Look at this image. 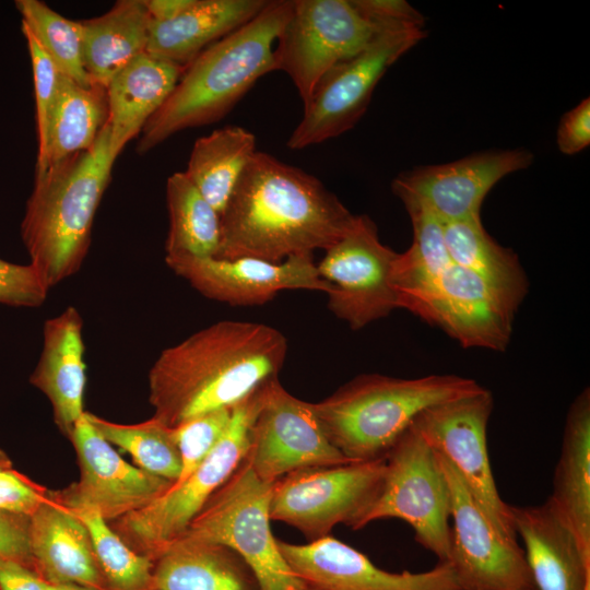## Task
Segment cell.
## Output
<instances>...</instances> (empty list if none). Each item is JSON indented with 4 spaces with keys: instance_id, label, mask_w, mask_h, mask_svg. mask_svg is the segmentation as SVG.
I'll return each mask as SVG.
<instances>
[{
    "instance_id": "1",
    "label": "cell",
    "mask_w": 590,
    "mask_h": 590,
    "mask_svg": "<svg viewBox=\"0 0 590 590\" xmlns=\"http://www.w3.org/2000/svg\"><path fill=\"white\" fill-rule=\"evenodd\" d=\"M355 214L315 176L256 152L221 214L215 258L282 262L327 250Z\"/></svg>"
},
{
    "instance_id": "2",
    "label": "cell",
    "mask_w": 590,
    "mask_h": 590,
    "mask_svg": "<svg viewBox=\"0 0 590 590\" xmlns=\"http://www.w3.org/2000/svg\"><path fill=\"white\" fill-rule=\"evenodd\" d=\"M287 340L273 327L222 320L162 351L149 371L153 417L175 427L233 408L278 377Z\"/></svg>"
},
{
    "instance_id": "3",
    "label": "cell",
    "mask_w": 590,
    "mask_h": 590,
    "mask_svg": "<svg viewBox=\"0 0 590 590\" xmlns=\"http://www.w3.org/2000/svg\"><path fill=\"white\" fill-rule=\"evenodd\" d=\"M292 8L293 1H268L253 19L189 63L143 127L138 153H146L181 130L220 120L258 79L275 71L273 46Z\"/></svg>"
},
{
    "instance_id": "4",
    "label": "cell",
    "mask_w": 590,
    "mask_h": 590,
    "mask_svg": "<svg viewBox=\"0 0 590 590\" xmlns=\"http://www.w3.org/2000/svg\"><path fill=\"white\" fill-rule=\"evenodd\" d=\"M115 161L106 123L88 150L35 173L21 237L49 290L82 267Z\"/></svg>"
},
{
    "instance_id": "5",
    "label": "cell",
    "mask_w": 590,
    "mask_h": 590,
    "mask_svg": "<svg viewBox=\"0 0 590 590\" xmlns=\"http://www.w3.org/2000/svg\"><path fill=\"white\" fill-rule=\"evenodd\" d=\"M483 387L457 375L403 379L359 375L312 403L329 441L351 462L382 459L425 409Z\"/></svg>"
},
{
    "instance_id": "6",
    "label": "cell",
    "mask_w": 590,
    "mask_h": 590,
    "mask_svg": "<svg viewBox=\"0 0 590 590\" xmlns=\"http://www.w3.org/2000/svg\"><path fill=\"white\" fill-rule=\"evenodd\" d=\"M272 485L255 473L245 457L179 539L232 548L253 571L261 590H311L287 565L272 534Z\"/></svg>"
},
{
    "instance_id": "7",
    "label": "cell",
    "mask_w": 590,
    "mask_h": 590,
    "mask_svg": "<svg viewBox=\"0 0 590 590\" xmlns=\"http://www.w3.org/2000/svg\"><path fill=\"white\" fill-rule=\"evenodd\" d=\"M263 386L234 406L224 435L194 471L145 507L114 521L110 527L131 548L155 560L229 479L248 452Z\"/></svg>"
},
{
    "instance_id": "8",
    "label": "cell",
    "mask_w": 590,
    "mask_h": 590,
    "mask_svg": "<svg viewBox=\"0 0 590 590\" xmlns=\"http://www.w3.org/2000/svg\"><path fill=\"white\" fill-rule=\"evenodd\" d=\"M396 26L424 24L377 20L363 11L356 0H295L276 39L274 69L290 75L305 104L332 67Z\"/></svg>"
},
{
    "instance_id": "9",
    "label": "cell",
    "mask_w": 590,
    "mask_h": 590,
    "mask_svg": "<svg viewBox=\"0 0 590 590\" xmlns=\"http://www.w3.org/2000/svg\"><path fill=\"white\" fill-rule=\"evenodd\" d=\"M378 493L359 528L397 518L412 527L415 540L447 562L450 551V493L434 450L411 426L385 457Z\"/></svg>"
},
{
    "instance_id": "10",
    "label": "cell",
    "mask_w": 590,
    "mask_h": 590,
    "mask_svg": "<svg viewBox=\"0 0 590 590\" xmlns=\"http://www.w3.org/2000/svg\"><path fill=\"white\" fill-rule=\"evenodd\" d=\"M425 36L424 26L391 27L362 51L332 67L304 104V115L286 145L300 150L353 128L387 70Z\"/></svg>"
},
{
    "instance_id": "11",
    "label": "cell",
    "mask_w": 590,
    "mask_h": 590,
    "mask_svg": "<svg viewBox=\"0 0 590 590\" xmlns=\"http://www.w3.org/2000/svg\"><path fill=\"white\" fill-rule=\"evenodd\" d=\"M385 464L382 458L290 472L273 482L270 519L296 528L310 542L330 535L338 523L358 530L378 493Z\"/></svg>"
},
{
    "instance_id": "12",
    "label": "cell",
    "mask_w": 590,
    "mask_h": 590,
    "mask_svg": "<svg viewBox=\"0 0 590 590\" xmlns=\"http://www.w3.org/2000/svg\"><path fill=\"white\" fill-rule=\"evenodd\" d=\"M492 410V393L482 388L425 409L412 424L428 446L455 467L496 531L518 543L509 505L498 493L488 458L486 433Z\"/></svg>"
},
{
    "instance_id": "13",
    "label": "cell",
    "mask_w": 590,
    "mask_h": 590,
    "mask_svg": "<svg viewBox=\"0 0 590 590\" xmlns=\"http://www.w3.org/2000/svg\"><path fill=\"white\" fill-rule=\"evenodd\" d=\"M324 251L317 269L330 285L328 308L352 330L399 308L391 282L398 252L380 241L376 224L367 215H357L351 229Z\"/></svg>"
},
{
    "instance_id": "14",
    "label": "cell",
    "mask_w": 590,
    "mask_h": 590,
    "mask_svg": "<svg viewBox=\"0 0 590 590\" xmlns=\"http://www.w3.org/2000/svg\"><path fill=\"white\" fill-rule=\"evenodd\" d=\"M398 305L463 347L496 352L508 346L518 309L480 276L453 262L429 285L399 296Z\"/></svg>"
},
{
    "instance_id": "15",
    "label": "cell",
    "mask_w": 590,
    "mask_h": 590,
    "mask_svg": "<svg viewBox=\"0 0 590 590\" xmlns=\"http://www.w3.org/2000/svg\"><path fill=\"white\" fill-rule=\"evenodd\" d=\"M450 493L448 560L461 590H533L524 552L491 524L455 467L434 451Z\"/></svg>"
},
{
    "instance_id": "16",
    "label": "cell",
    "mask_w": 590,
    "mask_h": 590,
    "mask_svg": "<svg viewBox=\"0 0 590 590\" xmlns=\"http://www.w3.org/2000/svg\"><path fill=\"white\" fill-rule=\"evenodd\" d=\"M246 458L267 482L305 468L351 462L324 435L312 403L292 396L278 377L263 386Z\"/></svg>"
},
{
    "instance_id": "17",
    "label": "cell",
    "mask_w": 590,
    "mask_h": 590,
    "mask_svg": "<svg viewBox=\"0 0 590 590\" xmlns=\"http://www.w3.org/2000/svg\"><path fill=\"white\" fill-rule=\"evenodd\" d=\"M69 439L76 451L80 479L48 494L71 510H90L115 521L145 507L173 485L127 462L92 426L86 414L75 424Z\"/></svg>"
},
{
    "instance_id": "18",
    "label": "cell",
    "mask_w": 590,
    "mask_h": 590,
    "mask_svg": "<svg viewBox=\"0 0 590 590\" xmlns=\"http://www.w3.org/2000/svg\"><path fill=\"white\" fill-rule=\"evenodd\" d=\"M532 162L524 149L481 152L403 172L393 179L392 191L405 208H421L442 223L479 217L492 188Z\"/></svg>"
},
{
    "instance_id": "19",
    "label": "cell",
    "mask_w": 590,
    "mask_h": 590,
    "mask_svg": "<svg viewBox=\"0 0 590 590\" xmlns=\"http://www.w3.org/2000/svg\"><path fill=\"white\" fill-rule=\"evenodd\" d=\"M165 262L203 296L233 306L262 305L286 290L326 294L330 291L312 256H293L278 263L215 257L165 259Z\"/></svg>"
},
{
    "instance_id": "20",
    "label": "cell",
    "mask_w": 590,
    "mask_h": 590,
    "mask_svg": "<svg viewBox=\"0 0 590 590\" xmlns=\"http://www.w3.org/2000/svg\"><path fill=\"white\" fill-rule=\"evenodd\" d=\"M278 547L312 590H461L449 562L422 573H389L331 535L303 545L278 540Z\"/></svg>"
},
{
    "instance_id": "21",
    "label": "cell",
    "mask_w": 590,
    "mask_h": 590,
    "mask_svg": "<svg viewBox=\"0 0 590 590\" xmlns=\"http://www.w3.org/2000/svg\"><path fill=\"white\" fill-rule=\"evenodd\" d=\"M509 512L536 590H590V558L551 497L539 506L509 505Z\"/></svg>"
},
{
    "instance_id": "22",
    "label": "cell",
    "mask_w": 590,
    "mask_h": 590,
    "mask_svg": "<svg viewBox=\"0 0 590 590\" xmlns=\"http://www.w3.org/2000/svg\"><path fill=\"white\" fill-rule=\"evenodd\" d=\"M82 330L83 319L73 306L47 319L42 353L30 377V382L50 401L55 423L68 438L85 414L86 367Z\"/></svg>"
},
{
    "instance_id": "23",
    "label": "cell",
    "mask_w": 590,
    "mask_h": 590,
    "mask_svg": "<svg viewBox=\"0 0 590 590\" xmlns=\"http://www.w3.org/2000/svg\"><path fill=\"white\" fill-rule=\"evenodd\" d=\"M28 539L33 567L50 583L109 590L85 524L48 493L30 515Z\"/></svg>"
},
{
    "instance_id": "24",
    "label": "cell",
    "mask_w": 590,
    "mask_h": 590,
    "mask_svg": "<svg viewBox=\"0 0 590 590\" xmlns=\"http://www.w3.org/2000/svg\"><path fill=\"white\" fill-rule=\"evenodd\" d=\"M267 3L264 0H193L172 20H151L145 52L186 68L209 46L253 19Z\"/></svg>"
},
{
    "instance_id": "25",
    "label": "cell",
    "mask_w": 590,
    "mask_h": 590,
    "mask_svg": "<svg viewBox=\"0 0 590 590\" xmlns=\"http://www.w3.org/2000/svg\"><path fill=\"white\" fill-rule=\"evenodd\" d=\"M185 68L143 52L110 80L106 87L109 144L116 160L162 107Z\"/></svg>"
},
{
    "instance_id": "26",
    "label": "cell",
    "mask_w": 590,
    "mask_h": 590,
    "mask_svg": "<svg viewBox=\"0 0 590 590\" xmlns=\"http://www.w3.org/2000/svg\"><path fill=\"white\" fill-rule=\"evenodd\" d=\"M150 590H261L247 563L232 548L178 539L154 560Z\"/></svg>"
},
{
    "instance_id": "27",
    "label": "cell",
    "mask_w": 590,
    "mask_h": 590,
    "mask_svg": "<svg viewBox=\"0 0 590 590\" xmlns=\"http://www.w3.org/2000/svg\"><path fill=\"white\" fill-rule=\"evenodd\" d=\"M85 71L107 87L129 62L146 51L151 17L145 0H120L101 16L80 21Z\"/></svg>"
},
{
    "instance_id": "28",
    "label": "cell",
    "mask_w": 590,
    "mask_h": 590,
    "mask_svg": "<svg viewBox=\"0 0 590 590\" xmlns=\"http://www.w3.org/2000/svg\"><path fill=\"white\" fill-rule=\"evenodd\" d=\"M573 527L590 558V392L585 389L569 406L560 456L550 496Z\"/></svg>"
},
{
    "instance_id": "29",
    "label": "cell",
    "mask_w": 590,
    "mask_h": 590,
    "mask_svg": "<svg viewBox=\"0 0 590 590\" xmlns=\"http://www.w3.org/2000/svg\"><path fill=\"white\" fill-rule=\"evenodd\" d=\"M106 88L96 84L76 83L60 76L50 115L47 146L36 172L79 152L88 150L107 123Z\"/></svg>"
},
{
    "instance_id": "30",
    "label": "cell",
    "mask_w": 590,
    "mask_h": 590,
    "mask_svg": "<svg viewBox=\"0 0 590 590\" xmlns=\"http://www.w3.org/2000/svg\"><path fill=\"white\" fill-rule=\"evenodd\" d=\"M451 261L493 286L517 307L528 292V279L517 255L486 232L481 216L444 223Z\"/></svg>"
},
{
    "instance_id": "31",
    "label": "cell",
    "mask_w": 590,
    "mask_h": 590,
    "mask_svg": "<svg viewBox=\"0 0 590 590\" xmlns=\"http://www.w3.org/2000/svg\"><path fill=\"white\" fill-rule=\"evenodd\" d=\"M256 152V138L247 129H215L194 142L185 174L221 215Z\"/></svg>"
},
{
    "instance_id": "32",
    "label": "cell",
    "mask_w": 590,
    "mask_h": 590,
    "mask_svg": "<svg viewBox=\"0 0 590 590\" xmlns=\"http://www.w3.org/2000/svg\"><path fill=\"white\" fill-rule=\"evenodd\" d=\"M169 229L165 259L215 257L221 241V215L185 172L166 184Z\"/></svg>"
},
{
    "instance_id": "33",
    "label": "cell",
    "mask_w": 590,
    "mask_h": 590,
    "mask_svg": "<svg viewBox=\"0 0 590 590\" xmlns=\"http://www.w3.org/2000/svg\"><path fill=\"white\" fill-rule=\"evenodd\" d=\"M85 414L99 435L128 452L137 467L173 484L178 481L181 458L172 427L153 416L137 424H120Z\"/></svg>"
},
{
    "instance_id": "34",
    "label": "cell",
    "mask_w": 590,
    "mask_h": 590,
    "mask_svg": "<svg viewBox=\"0 0 590 590\" xmlns=\"http://www.w3.org/2000/svg\"><path fill=\"white\" fill-rule=\"evenodd\" d=\"M405 209L412 222L413 241L406 251L398 252L393 262L391 282L398 297L429 285L452 263L444 223L421 208Z\"/></svg>"
},
{
    "instance_id": "35",
    "label": "cell",
    "mask_w": 590,
    "mask_h": 590,
    "mask_svg": "<svg viewBox=\"0 0 590 590\" xmlns=\"http://www.w3.org/2000/svg\"><path fill=\"white\" fill-rule=\"evenodd\" d=\"M26 28L54 61L62 75L88 86L93 84L85 71L81 22L71 21L38 0H16Z\"/></svg>"
},
{
    "instance_id": "36",
    "label": "cell",
    "mask_w": 590,
    "mask_h": 590,
    "mask_svg": "<svg viewBox=\"0 0 590 590\" xmlns=\"http://www.w3.org/2000/svg\"><path fill=\"white\" fill-rule=\"evenodd\" d=\"M72 511L88 531L96 563L108 589L150 590L154 559L131 548L101 515L90 510Z\"/></svg>"
},
{
    "instance_id": "37",
    "label": "cell",
    "mask_w": 590,
    "mask_h": 590,
    "mask_svg": "<svg viewBox=\"0 0 590 590\" xmlns=\"http://www.w3.org/2000/svg\"><path fill=\"white\" fill-rule=\"evenodd\" d=\"M233 409L210 411L172 427L181 458L176 483L194 471L214 449L229 424Z\"/></svg>"
},
{
    "instance_id": "38",
    "label": "cell",
    "mask_w": 590,
    "mask_h": 590,
    "mask_svg": "<svg viewBox=\"0 0 590 590\" xmlns=\"http://www.w3.org/2000/svg\"><path fill=\"white\" fill-rule=\"evenodd\" d=\"M21 30L27 43L33 69L38 140L36 164H38L44 158L46 152L50 115L56 101L61 73L33 35L23 26H21Z\"/></svg>"
},
{
    "instance_id": "39",
    "label": "cell",
    "mask_w": 590,
    "mask_h": 590,
    "mask_svg": "<svg viewBox=\"0 0 590 590\" xmlns=\"http://www.w3.org/2000/svg\"><path fill=\"white\" fill-rule=\"evenodd\" d=\"M49 288L31 264H17L0 258V304L11 307H38Z\"/></svg>"
},
{
    "instance_id": "40",
    "label": "cell",
    "mask_w": 590,
    "mask_h": 590,
    "mask_svg": "<svg viewBox=\"0 0 590 590\" xmlns=\"http://www.w3.org/2000/svg\"><path fill=\"white\" fill-rule=\"evenodd\" d=\"M48 491L19 472L0 448V508L31 515Z\"/></svg>"
},
{
    "instance_id": "41",
    "label": "cell",
    "mask_w": 590,
    "mask_h": 590,
    "mask_svg": "<svg viewBox=\"0 0 590 590\" xmlns=\"http://www.w3.org/2000/svg\"><path fill=\"white\" fill-rule=\"evenodd\" d=\"M30 515L0 508V559H12L33 567L30 553Z\"/></svg>"
},
{
    "instance_id": "42",
    "label": "cell",
    "mask_w": 590,
    "mask_h": 590,
    "mask_svg": "<svg viewBox=\"0 0 590 590\" xmlns=\"http://www.w3.org/2000/svg\"><path fill=\"white\" fill-rule=\"evenodd\" d=\"M558 150L574 155L590 144V99H582L567 111L559 121L556 134Z\"/></svg>"
},
{
    "instance_id": "43",
    "label": "cell",
    "mask_w": 590,
    "mask_h": 590,
    "mask_svg": "<svg viewBox=\"0 0 590 590\" xmlns=\"http://www.w3.org/2000/svg\"><path fill=\"white\" fill-rule=\"evenodd\" d=\"M54 586L31 566L0 559V590H52Z\"/></svg>"
},
{
    "instance_id": "44",
    "label": "cell",
    "mask_w": 590,
    "mask_h": 590,
    "mask_svg": "<svg viewBox=\"0 0 590 590\" xmlns=\"http://www.w3.org/2000/svg\"><path fill=\"white\" fill-rule=\"evenodd\" d=\"M193 0H145V5L152 21H168L185 10Z\"/></svg>"
},
{
    "instance_id": "45",
    "label": "cell",
    "mask_w": 590,
    "mask_h": 590,
    "mask_svg": "<svg viewBox=\"0 0 590 590\" xmlns=\"http://www.w3.org/2000/svg\"><path fill=\"white\" fill-rule=\"evenodd\" d=\"M52 590H98L76 585H55Z\"/></svg>"
},
{
    "instance_id": "46",
    "label": "cell",
    "mask_w": 590,
    "mask_h": 590,
    "mask_svg": "<svg viewBox=\"0 0 590 590\" xmlns=\"http://www.w3.org/2000/svg\"><path fill=\"white\" fill-rule=\"evenodd\" d=\"M533 590H536V589H533Z\"/></svg>"
},
{
    "instance_id": "47",
    "label": "cell",
    "mask_w": 590,
    "mask_h": 590,
    "mask_svg": "<svg viewBox=\"0 0 590 590\" xmlns=\"http://www.w3.org/2000/svg\"><path fill=\"white\" fill-rule=\"evenodd\" d=\"M312 590V589H311Z\"/></svg>"
}]
</instances>
